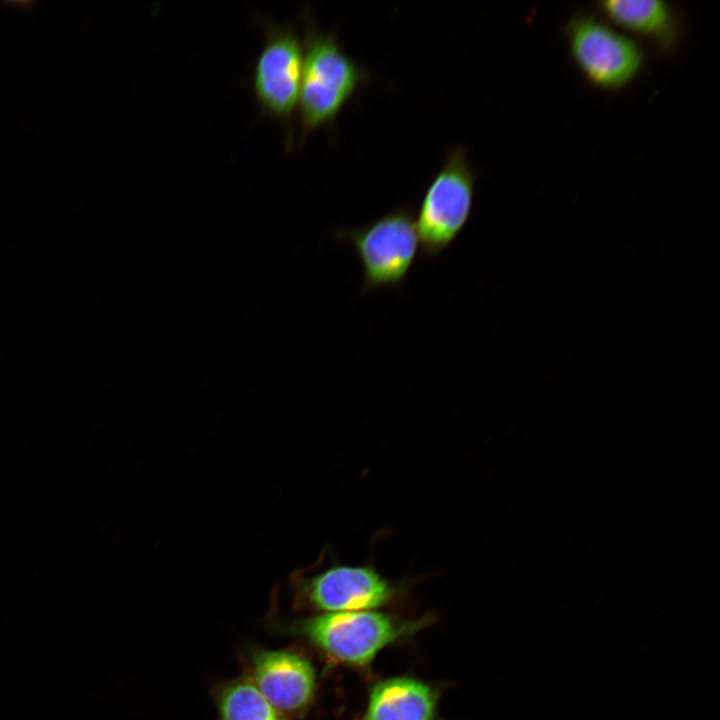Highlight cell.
Here are the masks:
<instances>
[{"instance_id":"obj_3","label":"cell","mask_w":720,"mask_h":720,"mask_svg":"<svg viewBox=\"0 0 720 720\" xmlns=\"http://www.w3.org/2000/svg\"><path fill=\"white\" fill-rule=\"evenodd\" d=\"M476 178L465 148L453 147L427 187L415 220L423 259L438 257L467 224Z\"/></svg>"},{"instance_id":"obj_11","label":"cell","mask_w":720,"mask_h":720,"mask_svg":"<svg viewBox=\"0 0 720 720\" xmlns=\"http://www.w3.org/2000/svg\"><path fill=\"white\" fill-rule=\"evenodd\" d=\"M219 709L222 720H286L254 682L245 679L225 687L219 698Z\"/></svg>"},{"instance_id":"obj_1","label":"cell","mask_w":720,"mask_h":720,"mask_svg":"<svg viewBox=\"0 0 720 720\" xmlns=\"http://www.w3.org/2000/svg\"><path fill=\"white\" fill-rule=\"evenodd\" d=\"M304 60L299 93L301 134L334 122L369 73L340 46L333 34L309 26L303 42Z\"/></svg>"},{"instance_id":"obj_7","label":"cell","mask_w":720,"mask_h":720,"mask_svg":"<svg viewBox=\"0 0 720 720\" xmlns=\"http://www.w3.org/2000/svg\"><path fill=\"white\" fill-rule=\"evenodd\" d=\"M304 48L289 26H269L253 71V92L262 111L283 123L291 121L300 93Z\"/></svg>"},{"instance_id":"obj_4","label":"cell","mask_w":720,"mask_h":720,"mask_svg":"<svg viewBox=\"0 0 720 720\" xmlns=\"http://www.w3.org/2000/svg\"><path fill=\"white\" fill-rule=\"evenodd\" d=\"M566 34L575 63L601 88L622 87L641 69L644 56L637 43L591 16L572 17Z\"/></svg>"},{"instance_id":"obj_6","label":"cell","mask_w":720,"mask_h":720,"mask_svg":"<svg viewBox=\"0 0 720 720\" xmlns=\"http://www.w3.org/2000/svg\"><path fill=\"white\" fill-rule=\"evenodd\" d=\"M293 583L307 603L327 613L372 610L395 595L394 585L370 565L333 563L311 575L296 573Z\"/></svg>"},{"instance_id":"obj_10","label":"cell","mask_w":720,"mask_h":720,"mask_svg":"<svg viewBox=\"0 0 720 720\" xmlns=\"http://www.w3.org/2000/svg\"><path fill=\"white\" fill-rule=\"evenodd\" d=\"M602 12L615 24L646 37L659 45L670 46L676 36L671 9L660 0H605Z\"/></svg>"},{"instance_id":"obj_2","label":"cell","mask_w":720,"mask_h":720,"mask_svg":"<svg viewBox=\"0 0 720 720\" xmlns=\"http://www.w3.org/2000/svg\"><path fill=\"white\" fill-rule=\"evenodd\" d=\"M333 238L348 244L360 261V296L379 288L403 289L419 249L410 205L393 208L361 226L337 228Z\"/></svg>"},{"instance_id":"obj_9","label":"cell","mask_w":720,"mask_h":720,"mask_svg":"<svg viewBox=\"0 0 720 720\" xmlns=\"http://www.w3.org/2000/svg\"><path fill=\"white\" fill-rule=\"evenodd\" d=\"M435 696L425 683L399 677L372 690L365 720H434Z\"/></svg>"},{"instance_id":"obj_8","label":"cell","mask_w":720,"mask_h":720,"mask_svg":"<svg viewBox=\"0 0 720 720\" xmlns=\"http://www.w3.org/2000/svg\"><path fill=\"white\" fill-rule=\"evenodd\" d=\"M253 674L258 690L278 711H297L312 698L314 669L298 654L261 651L253 658Z\"/></svg>"},{"instance_id":"obj_5","label":"cell","mask_w":720,"mask_h":720,"mask_svg":"<svg viewBox=\"0 0 720 720\" xmlns=\"http://www.w3.org/2000/svg\"><path fill=\"white\" fill-rule=\"evenodd\" d=\"M314 644L330 656L352 665H364L404 631L403 624L376 611L326 613L300 625Z\"/></svg>"}]
</instances>
